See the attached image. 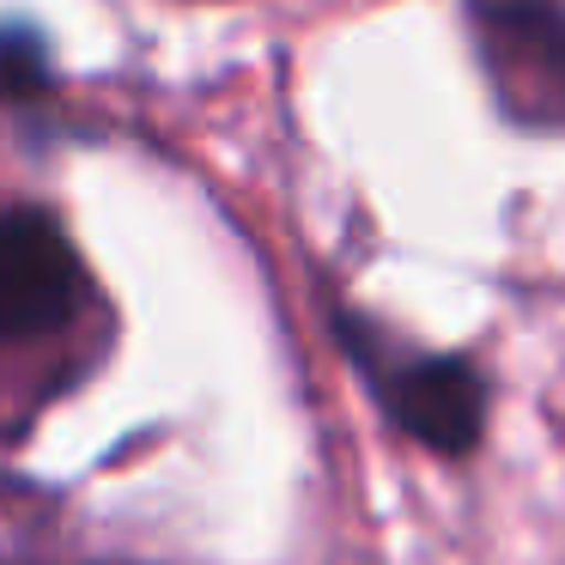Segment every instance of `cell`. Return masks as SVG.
Wrapping results in <instances>:
<instances>
[{
    "mask_svg": "<svg viewBox=\"0 0 565 565\" xmlns=\"http://www.w3.org/2000/svg\"><path fill=\"white\" fill-rule=\"evenodd\" d=\"M79 256L62 225L19 207L0 213V341L55 334L79 310Z\"/></svg>",
    "mask_w": 565,
    "mask_h": 565,
    "instance_id": "cell-3",
    "label": "cell"
},
{
    "mask_svg": "<svg viewBox=\"0 0 565 565\" xmlns=\"http://www.w3.org/2000/svg\"><path fill=\"white\" fill-rule=\"evenodd\" d=\"M50 86V55L31 31H0V98H38Z\"/></svg>",
    "mask_w": 565,
    "mask_h": 565,
    "instance_id": "cell-4",
    "label": "cell"
},
{
    "mask_svg": "<svg viewBox=\"0 0 565 565\" xmlns=\"http://www.w3.org/2000/svg\"><path fill=\"white\" fill-rule=\"evenodd\" d=\"M475 19L499 104L516 122L565 128V7L559 0H475Z\"/></svg>",
    "mask_w": 565,
    "mask_h": 565,
    "instance_id": "cell-2",
    "label": "cell"
},
{
    "mask_svg": "<svg viewBox=\"0 0 565 565\" xmlns=\"http://www.w3.org/2000/svg\"><path fill=\"white\" fill-rule=\"evenodd\" d=\"M347 341V353L359 359L371 383H377L390 419L407 431L414 444L438 456H468L480 444V426H487V383L468 359H383V347L371 341V329L359 317H341L334 322Z\"/></svg>",
    "mask_w": 565,
    "mask_h": 565,
    "instance_id": "cell-1",
    "label": "cell"
}]
</instances>
